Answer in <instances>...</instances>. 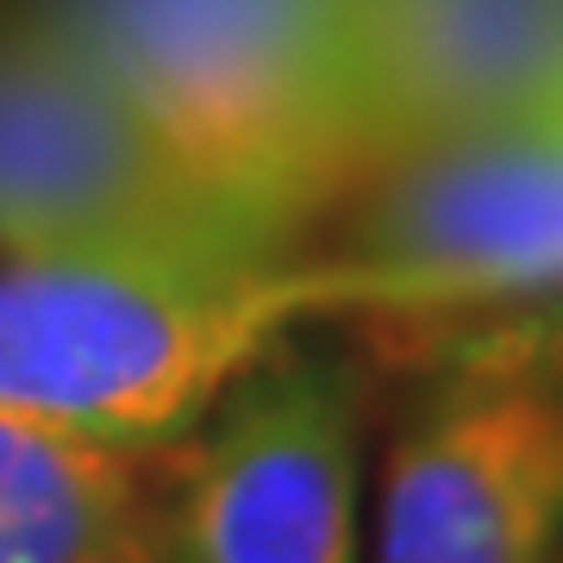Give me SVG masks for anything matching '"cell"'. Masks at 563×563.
I'll return each instance as SVG.
<instances>
[{
  "label": "cell",
  "instance_id": "6da1fadb",
  "mask_svg": "<svg viewBox=\"0 0 563 563\" xmlns=\"http://www.w3.org/2000/svg\"><path fill=\"white\" fill-rule=\"evenodd\" d=\"M301 325H320L307 251L151 244L0 263V407L151 457Z\"/></svg>",
  "mask_w": 563,
  "mask_h": 563
},
{
  "label": "cell",
  "instance_id": "7a4b0ae2",
  "mask_svg": "<svg viewBox=\"0 0 563 563\" xmlns=\"http://www.w3.org/2000/svg\"><path fill=\"white\" fill-rule=\"evenodd\" d=\"M44 13L263 244L307 251L363 188L339 0H51Z\"/></svg>",
  "mask_w": 563,
  "mask_h": 563
},
{
  "label": "cell",
  "instance_id": "3957f363",
  "mask_svg": "<svg viewBox=\"0 0 563 563\" xmlns=\"http://www.w3.org/2000/svg\"><path fill=\"white\" fill-rule=\"evenodd\" d=\"M320 325L363 344L563 301V107H539L369 176L307 239Z\"/></svg>",
  "mask_w": 563,
  "mask_h": 563
},
{
  "label": "cell",
  "instance_id": "277c9868",
  "mask_svg": "<svg viewBox=\"0 0 563 563\" xmlns=\"http://www.w3.org/2000/svg\"><path fill=\"white\" fill-rule=\"evenodd\" d=\"M363 369L288 332L163 451L169 563H363Z\"/></svg>",
  "mask_w": 563,
  "mask_h": 563
},
{
  "label": "cell",
  "instance_id": "5b68a950",
  "mask_svg": "<svg viewBox=\"0 0 563 563\" xmlns=\"http://www.w3.org/2000/svg\"><path fill=\"white\" fill-rule=\"evenodd\" d=\"M244 244V232L176 163L157 125L51 13L0 32V263Z\"/></svg>",
  "mask_w": 563,
  "mask_h": 563
},
{
  "label": "cell",
  "instance_id": "8992f818",
  "mask_svg": "<svg viewBox=\"0 0 563 563\" xmlns=\"http://www.w3.org/2000/svg\"><path fill=\"white\" fill-rule=\"evenodd\" d=\"M388 432L376 563H563V357H439Z\"/></svg>",
  "mask_w": 563,
  "mask_h": 563
},
{
  "label": "cell",
  "instance_id": "52a82bcc",
  "mask_svg": "<svg viewBox=\"0 0 563 563\" xmlns=\"http://www.w3.org/2000/svg\"><path fill=\"white\" fill-rule=\"evenodd\" d=\"M363 181L563 95V0H339Z\"/></svg>",
  "mask_w": 563,
  "mask_h": 563
},
{
  "label": "cell",
  "instance_id": "ba28073f",
  "mask_svg": "<svg viewBox=\"0 0 563 563\" xmlns=\"http://www.w3.org/2000/svg\"><path fill=\"white\" fill-rule=\"evenodd\" d=\"M0 563H169L163 451H107L0 407Z\"/></svg>",
  "mask_w": 563,
  "mask_h": 563
},
{
  "label": "cell",
  "instance_id": "9c48e42d",
  "mask_svg": "<svg viewBox=\"0 0 563 563\" xmlns=\"http://www.w3.org/2000/svg\"><path fill=\"white\" fill-rule=\"evenodd\" d=\"M395 363H439V357H563V301H532V307H501L476 320L426 325L407 339H383Z\"/></svg>",
  "mask_w": 563,
  "mask_h": 563
},
{
  "label": "cell",
  "instance_id": "30bf717a",
  "mask_svg": "<svg viewBox=\"0 0 563 563\" xmlns=\"http://www.w3.org/2000/svg\"><path fill=\"white\" fill-rule=\"evenodd\" d=\"M551 107H563V95H558V101H551Z\"/></svg>",
  "mask_w": 563,
  "mask_h": 563
}]
</instances>
